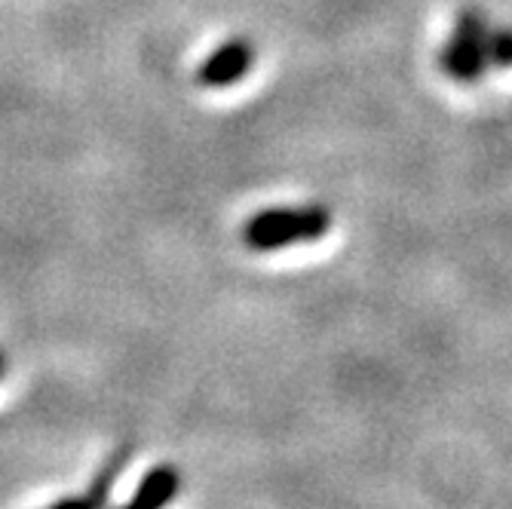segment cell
Wrapping results in <instances>:
<instances>
[{
	"mask_svg": "<svg viewBox=\"0 0 512 509\" xmlns=\"http://www.w3.org/2000/svg\"><path fill=\"white\" fill-rule=\"evenodd\" d=\"M332 230V209L307 203V206H276L252 215L240 237L252 252H276L298 243H316Z\"/></svg>",
	"mask_w": 512,
	"mask_h": 509,
	"instance_id": "1",
	"label": "cell"
},
{
	"mask_svg": "<svg viewBox=\"0 0 512 509\" xmlns=\"http://www.w3.org/2000/svg\"><path fill=\"white\" fill-rule=\"evenodd\" d=\"M488 31L491 22L482 10H463L457 16L454 34L439 53V68L457 83H476L488 71Z\"/></svg>",
	"mask_w": 512,
	"mask_h": 509,
	"instance_id": "2",
	"label": "cell"
},
{
	"mask_svg": "<svg viewBox=\"0 0 512 509\" xmlns=\"http://www.w3.org/2000/svg\"><path fill=\"white\" fill-rule=\"evenodd\" d=\"M255 43L246 37H230L227 43H221L218 50H212L203 65L197 68V83L206 89H227L240 83L252 65H255Z\"/></svg>",
	"mask_w": 512,
	"mask_h": 509,
	"instance_id": "3",
	"label": "cell"
},
{
	"mask_svg": "<svg viewBox=\"0 0 512 509\" xmlns=\"http://www.w3.org/2000/svg\"><path fill=\"white\" fill-rule=\"evenodd\" d=\"M181 491V473L175 467H154L151 473H145V479L138 482V488L129 497L132 509H157L166 506L175 494Z\"/></svg>",
	"mask_w": 512,
	"mask_h": 509,
	"instance_id": "4",
	"label": "cell"
},
{
	"mask_svg": "<svg viewBox=\"0 0 512 509\" xmlns=\"http://www.w3.org/2000/svg\"><path fill=\"white\" fill-rule=\"evenodd\" d=\"M126 460H129V448H120L117 454H111V457H108V464L96 473V479H92L89 491H86L83 497H68V500H62V506H102V503H108L111 485H114L117 476L123 473Z\"/></svg>",
	"mask_w": 512,
	"mask_h": 509,
	"instance_id": "5",
	"label": "cell"
},
{
	"mask_svg": "<svg viewBox=\"0 0 512 509\" xmlns=\"http://www.w3.org/2000/svg\"><path fill=\"white\" fill-rule=\"evenodd\" d=\"M485 50H488V68H497V71L512 68V28L491 25Z\"/></svg>",
	"mask_w": 512,
	"mask_h": 509,
	"instance_id": "6",
	"label": "cell"
},
{
	"mask_svg": "<svg viewBox=\"0 0 512 509\" xmlns=\"http://www.w3.org/2000/svg\"><path fill=\"white\" fill-rule=\"evenodd\" d=\"M7 372V359H4V353H0V375Z\"/></svg>",
	"mask_w": 512,
	"mask_h": 509,
	"instance_id": "7",
	"label": "cell"
}]
</instances>
